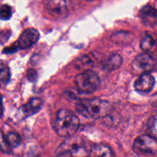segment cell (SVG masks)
<instances>
[{"label":"cell","mask_w":157,"mask_h":157,"mask_svg":"<svg viewBox=\"0 0 157 157\" xmlns=\"http://www.w3.org/2000/svg\"><path fill=\"white\" fill-rule=\"evenodd\" d=\"M42 101L38 98H32L26 104L20 107L18 116L21 119L30 117L39 111L42 106Z\"/></svg>","instance_id":"obj_10"},{"label":"cell","mask_w":157,"mask_h":157,"mask_svg":"<svg viewBox=\"0 0 157 157\" xmlns=\"http://www.w3.org/2000/svg\"><path fill=\"white\" fill-rule=\"evenodd\" d=\"M88 156H113L111 149L104 144H97L90 147Z\"/></svg>","instance_id":"obj_12"},{"label":"cell","mask_w":157,"mask_h":157,"mask_svg":"<svg viewBox=\"0 0 157 157\" xmlns=\"http://www.w3.org/2000/svg\"><path fill=\"white\" fill-rule=\"evenodd\" d=\"M10 70L4 61L0 60V83L3 84H8L10 80Z\"/></svg>","instance_id":"obj_15"},{"label":"cell","mask_w":157,"mask_h":157,"mask_svg":"<svg viewBox=\"0 0 157 157\" xmlns=\"http://www.w3.org/2000/svg\"><path fill=\"white\" fill-rule=\"evenodd\" d=\"M122 64V58L118 54L112 55L104 64V67L107 70H113L121 67Z\"/></svg>","instance_id":"obj_13"},{"label":"cell","mask_w":157,"mask_h":157,"mask_svg":"<svg viewBox=\"0 0 157 157\" xmlns=\"http://www.w3.org/2000/svg\"><path fill=\"white\" fill-rule=\"evenodd\" d=\"M90 149L82 138L72 135L57 148L55 153L60 156H85Z\"/></svg>","instance_id":"obj_3"},{"label":"cell","mask_w":157,"mask_h":157,"mask_svg":"<svg viewBox=\"0 0 157 157\" xmlns=\"http://www.w3.org/2000/svg\"><path fill=\"white\" fill-rule=\"evenodd\" d=\"M76 109L78 113L85 117L101 119L108 115L111 110V106L110 103L102 100H84L77 104Z\"/></svg>","instance_id":"obj_2"},{"label":"cell","mask_w":157,"mask_h":157,"mask_svg":"<svg viewBox=\"0 0 157 157\" xmlns=\"http://www.w3.org/2000/svg\"><path fill=\"white\" fill-rule=\"evenodd\" d=\"M6 140L10 148H15L21 144V138L17 133L11 132L6 135Z\"/></svg>","instance_id":"obj_16"},{"label":"cell","mask_w":157,"mask_h":157,"mask_svg":"<svg viewBox=\"0 0 157 157\" xmlns=\"http://www.w3.org/2000/svg\"><path fill=\"white\" fill-rule=\"evenodd\" d=\"M133 149L140 155L154 156L157 151L156 138L149 135H142L134 141Z\"/></svg>","instance_id":"obj_5"},{"label":"cell","mask_w":157,"mask_h":157,"mask_svg":"<svg viewBox=\"0 0 157 157\" xmlns=\"http://www.w3.org/2000/svg\"><path fill=\"white\" fill-rule=\"evenodd\" d=\"M156 62L153 55L145 52L140 54L135 58L133 66L135 70L143 73H150L156 68Z\"/></svg>","instance_id":"obj_6"},{"label":"cell","mask_w":157,"mask_h":157,"mask_svg":"<svg viewBox=\"0 0 157 157\" xmlns=\"http://www.w3.org/2000/svg\"><path fill=\"white\" fill-rule=\"evenodd\" d=\"M0 150L6 153H9V151H10V147L7 144L6 137H5L2 132H0Z\"/></svg>","instance_id":"obj_19"},{"label":"cell","mask_w":157,"mask_h":157,"mask_svg":"<svg viewBox=\"0 0 157 157\" xmlns=\"http://www.w3.org/2000/svg\"><path fill=\"white\" fill-rule=\"evenodd\" d=\"M46 8L51 15L57 18L64 17L67 13L65 0H48Z\"/></svg>","instance_id":"obj_9"},{"label":"cell","mask_w":157,"mask_h":157,"mask_svg":"<svg viewBox=\"0 0 157 157\" xmlns=\"http://www.w3.org/2000/svg\"><path fill=\"white\" fill-rule=\"evenodd\" d=\"M156 45V41L153 37L150 35H145L140 42L141 49L144 52H150Z\"/></svg>","instance_id":"obj_14"},{"label":"cell","mask_w":157,"mask_h":157,"mask_svg":"<svg viewBox=\"0 0 157 157\" xmlns=\"http://www.w3.org/2000/svg\"><path fill=\"white\" fill-rule=\"evenodd\" d=\"M87 1H93V0H87Z\"/></svg>","instance_id":"obj_22"},{"label":"cell","mask_w":157,"mask_h":157,"mask_svg":"<svg viewBox=\"0 0 157 157\" xmlns=\"http://www.w3.org/2000/svg\"><path fill=\"white\" fill-rule=\"evenodd\" d=\"M141 18L146 24H149L151 26L156 25V10L151 6H146L140 11Z\"/></svg>","instance_id":"obj_11"},{"label":"cell","mask_w":157,"mask_h":157,"mask_svg":"<svg viewBox=\"0 0 157 157\" xmlns=\"http://www.w3.org/2000/svg\"><path fill=\"white\" fill-rule=\"evenodd\" d=\"M148 131L150 136L153 137H156V116L154 115L150 119L148 122Z\"/></svg>","instance_id":"obj_18"},{"label":"cell","mask_w":157,"mask_h":157,"mask_svg":"<svg viewBox=\"0 0 157 157\" xmlns=\"http://www.w3.org/2000/svg\"><path fill=\"white\" fill-rule=\"evenodd\" d=\"M3 112H4V107H3L2 104V96L0 94V117H2Z\"/></svg>","instance_id":"obj_21"},{"label":"cell","mask_w":157,"mask_h":157,"mask_svg":"<svg viewBox=\"0 0 157 157\" xmlns=\"http://www.w3.org/2000/svg\"><path fill=\"white\" fill-rule=\"evenodd\" d=\"M75 83L81 93L91 94L98 88L101 80L98 74L88 70L77 75Z\"/></svg>","instance_id":"obj_4"},{"label":"cell","mask_w":157,"mask_h":157,"mask_svg":"<svg viewBox=\"0 0 157 157\" xmlns=\"http://www.w3.org/2000/svg\"><path fill=\"white\" fill-rule=\"evenodd\" d=\"M27 77H28V79H29V81H35L36 80L37 78V72L36 71L34 70V69H29L28 71V73H27Z\"/></svg>","instance_id":"obj_20"},{"label":"cell","mask_w":157,"mask_h":157,"mask_svg":"<svg viewBox=\"0 0 157 157\" xmlns=\"http://www.w3.org/2000/svg\"><path fill=\"white\" fill-rule=\"evenodd\" d=\"M80 122L78 117L67 109H61L57 113L53 121V128L60 136L67 137L78 131Z\"/></svg>","instance_id":"obj_1"},{"label":"cell","mask_w":157,"mask_h":157,"mask_svg":"<svg viewBox=\"0 0 157 157\" xmlns=\"http://www.w3.org/2000/svg\"><path fill=\"white\" fill-rule=\"evenodd\" d=\"M39 38V32L35 29H28L23 32L18 38V47L26 49L32 47Z\"/></svg>","instance_id":"obj_7"},{"label":"cell","mask_w":157,"mask_h":157,"mask_svg":"<svg viewBox=\"0 0 157 157\" xmlns=\"http://www.w3.org/2000/svg\"><path fill=\"white\" fill-rule=\"evenodd\" d=\"M12 8L8 5H4L0 8V19L3 21L10 19L12 16Z\"/></svg>","instance_id":"obj_17"},{"label":"cell","mask_w":157,"mask_h":157,"mask_svg":"<svg viewBox=\"0 0 157 157\" xmlns=\"http://www.w3.org/2000/svg\"><path fill=\"white\" fill-rule=\"evenodd\" d=\"M155 85V79L150 73H143L136 81L134 87L140 93H149Z\"/></svg>","instance_id":"obj_8"}]
</instances>
